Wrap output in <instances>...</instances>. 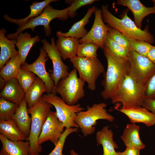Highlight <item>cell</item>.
<instances>
[{
  "label": "cell",
  "mask_w": 155,
  "mask_h": 155,
  "mask_svg": "<svg viewBox=\"0 0 155 155\" xmlns=\"http://www.w3.org/2000/svg\"><path fill=\"white\" fill-rule=\"evenodd\" d=\"M103 49L107 60V68L102 82L104 89L101 95L104 99H111L125 76L129 74V65L127 59L115 55L105 47Z\"/></svg>",
  "instance_id": "1"
},
{
  "label": "cell",
  "mask_w": 155,
  "mask_h": 155,
  "mask_svg": "<svg viewBox=\"0 0 155 155\" xmlns=\"http://www.w3.org/2000/svg\"><path fill=\"white\" fill-rule=\"evenodd\" d=\"M101 10L104 22L107 23L111 28L119 31L128 38L144 41L150 44L154 42V37L148 32V28L146 27L144 30L138 28L128 16L127 11L124 13L122 18L120 19L109 11L107 5H102Z\"/></svg>",
  "instance_id": "2"
},
{
  "label": "cell",
  "mask_w": 155,
  "mask_h": 155,
  "mask_svg": "<svg viewBox=\"0 0 155 155\" xmlns=\"http://www.w3.org/2000/svg\"><path fill=\"white\" fill-rule=\"evenodd\" d=\"M145 90V84L138 82L128 74L111 100L113 104H120L121 106H142L146 98Z\"/></svg>",
  "instance_id": "3"
},
{
  "label": "cell",
  "mask_w": 155,
  "mask_h": 155,
  "mask_svg": "<svg viewBox=\"0 0 155 155\" xmlns=\"http://www.w3.org/2000/svg\"><path fill=\"white\" fill-rule=\"evenodd\" d=\"M53 106L42 97L33 106L28 108L31 118L30 132L26 141L30 143L29 155H39L42 148L38 139L51 108Z\"/></svg>",
  "instance_id": "4"
},
{
  "label": "cell",
  "mask_w": 155,
  "mask_h": 155,
  "mask_svg": "<svg viewBox=\"0 0 155 155\" xmlns=\"http://www.w3.org/2000/svg\"><path fill=\"white\" fill-rule=\"evenodd\" d=\"M106 106V104L103 102L95 103L91 106H87L86 111H81L77 114L75 122L84 136L94 132L97 120L104 119L111 122L114 121V117L105 109Z\"/></svg>",
  "instance_id": "5"
},
{
  "label": "cell",
  "mask_w": 155,
  "mask_h": 155,
  "mask_svg": "<svg viewBox=\"0 0 155 155\" xmlns=\"http://www.w3.org/2000/svg\"><path fill=\"white\" fill-rule=\"evenodd\" d=\"M74 68L66 78L60 80L55 88V92L59 94L62 99L69 105L77 104L85 96V82L79 77Z\"/></svg>",
  "instance_id": "6"
},
{
  "label": "cell",
  "mask_w": 155,
  "mask_h": 155,
  "mask_svg": "<svg viewBox=\"0 0 155 155\" xmlns=\"http://www.w3.org/2000/svg\"><path fill=\"white\" fill-rule=\"evenodd\" d=\"M69 7L61 10L55 9L49 5L45 7L40 15L30 19L24 24L19 26L15 33L9 34L7 38L9 39H14L24 30L30 29L34 32L35 28L40 25L44 26L45 34L46 36H49L51 33L49 25L51 21L56 18L62 20H66L69 17Z\"/></svg>",
  "instance_id": "7"
},
{
  "label": "cell",
  "mask_w": 155,
  "mask_h": 155,
  "mask_svg": "<svg viewBox=\"0 0 155 155\" xmlns=\"http://www.w3.org/2000/svg\"><path fill=\"white\" fill-rule=\"evenodd\" d=\"M70 61L74 68L77 70L79 78L87 82L88 89L94 90L96 88V80L105 71L103 65L98 58L77 56L70 59Z\"/></svg>",
  "instance_id": "8"
},
{
  "label": "cell",
  "mask_w": 155,
  "mask_h": 155,
  "mask_svg": "<svg viewBox=\"0 0 155 155\" xmlns=\"http://www.w3.org/2000/svg\"><path fill=\"white\" fill-rule=\"evenodd\" d=\"M42 98L54 107L57 117L65 128L78 127L75 119L77 114L84 109L80 104L69 105L54 93L44 94Z\"/></svg>",
  "instance_id": "9"
},
{
  "label": "cell",
  "mask_w": 155,
  "mask_h": 155,
  "mask_svg": "<svg viewBox=\"0 0 155 155\" xmlns=\"http://www.w3.org/2000/svg\"><path fill=\"white\" fill-rule=\"evenodd\" d=\"M127 60L129 65V75L140 83L146 84L155 73V64L131 48Z\"/></svg>",
  "instance_id": "10"
},
{
  "label": "cell",
  "mask_w": 155,
  "mask_h": 155,
  "mask_svg": "<svg viewBox=\"0 0 155 155\" xmlns=\"http://www.w3.org/2000/svg\"><path fill=\"white\" fill-rule=\"evenodd\" d=\"M43 48L46 52L53 65V72L51 76L54 81L55 88L61 80L67 77L69 74L68 66L62 61L59 53L56 49L54 38L51 39V43L46 40H42Z\"/></svg>",
  "instance_id": "11"
},
{
  "label": "cell",
  "mask_w": 155,
  "mask_h": 155,
  "mask_svg": "<svg viewBox=\"0 0 155 155\" xmlns=\"http://www.w3.org/2000/svg\"><path fill=\"white\" fill-rule=\"evenodd\" d=\"M93 25L86 35L79 40V43L92 42L103 49L109 30L111 28L106 25L102 19L101 9L96 7Z\"/></svg>",
  "instance_id": "12"
},
{
  "label": "cell",
  "mask_w": 155,
  "mask_h": 155,
  "mask_svg": "<svg viewBox=\"0 0 155 155\" xmlns=\"http://www.w3.org/2000/svg\"><path fill=\"white\" fill-rule=\"evenodd\" d=\"M65 127L57 115L56 112L50 111L44 123L38 139L39 144L50 141L55 146L64 131Z\"/></svg>",
  "instance_id": "13"
},
{
  "label": "cell",
  "mask_w": 155,
  "mask_h": 155,
  "mask_svg": "<svg viewBox=\"0 0 155 155\" xmlns=\"http://www.w3.org/2000/svg\"><path fill=\"white\" fill-rule=\"evenodd\" d=\"M40 50L39 55L34 62L31 64L25 62L21 66V68L30 71L39 78L46 87L47 94H55L54 82L46 69L47 54L43 48H40Z\"/></svg>",
  "instance_id": "14"
},
{
  "label": "cell",
  "mask_w": 155,
  "mask_h": 155,
  "mask_svg": "<svg viewBox=\"0 0 155 155\" xmlns=\"http://www.w3.org/2000/svg\"><path fill=\"white\" fill-rule=\"evenodd\" d=\"M117 109L126 115L131 123H142L148 127L155 125V115L142 106H121Z\"/></svg>",
  "instance_id": "15"
},
{
  "label": "cell",
  "mask_w": 155,
  "mask_h": 155,
  "mask_svg": "<svg viewBox=\"0 0 155 155\" xmlns=\"http://www.w3.org/2000/svg\"><path fill=\"white\" fill-rule=\"evenodd\" d=\"M116 3L127 7L132 12L134 22L139 28H141L142 22L146 16L151 14H155V3L151 7L144 5L138 0H118Z\"/></svg>",
  "instance_id": "16"
},
{
  "label": "cell",
  "mask_w": 155,
  "mask_h": 155,
  "mask_svg": "<svg viewBox=\"0 0 155 155\" xmlns=\"http://www.w3.org/2000/svg\"><path fill=\"white\" fill-rule=\"evenodd\" d=\"M0 140L2 144L0 155H29L28 141H12L0 134Z\"/></svg>",
  "instance_id": "17"
},
{
  "label": "cell",
  "mask_w": 155,
  "mask_h": 155,
  "mask_svg": "<svg viewBox=\"0 0 155 155\" xmlns=\"http://www.w3.org/2000/svg\"><path fill=\"white\" fill-rule=\"evenodd\" d=\"M25 93L16 78L6 82L0 94V97L18 105L24 99Z\"/></svg>",
  "instance_id": "18"
},
{
  "label": "cell",
  "mask_w": 155,
  "mask_h": 155,
  "mask_svg": "<svg viewBox=\"0 0 155 155\" xmlns=\"http://www.w3.org/2000/svg\"><path fill=\"white\" fill-rule=\"evenodd\" d=\"M109 126H104L97 132V143L102 146L103 155H119L118 152L115 150L118 148V146L113 140V133L111 129H109Z\"/></svg>",
  "instance_id": "19"
},
{
  "label": "cell",
  "mask_w": 155,
  "mask_h": 155,
  "mask_svg": "<svg viewBox=\"0 0 155 155\" xmlns=\"http://www.w3.org/2000/svg\"><path fill=\"white\" fill-rule=\"evenodd\" d=\"M95 8L93 6L88 9L83 18L74 24L67 32L63 33L60 31L57 32V36L70 37L78 40L84 37L88 32L85 26L89 22L90 19L94 13Z\"/></svg>",
  "instance_id": "20"
},
{
  "label": "cell",
  "mask_w": 155,
  "mask_h": 155,
  "mask_svg": "<svg viewBox=\"0 0 155 155\" xmlns=\"http://www.w3.org/2000/svg\"><path fill=\"white\" fill-rule=\"evenodd\" d=\"M56 46L61 57L64 60L77 56L79 40L72 37L57 36Z\"/></svg>",
  "instance_id": "21"
},
{
  "label": "cell",
  "mask_w": 155,
  "mask_h": 155,
  "mask_svg": "<svg viewBox=\"0 0 155 155\" xmlns=\"http://www.w3.org/2000/svg\"><path fill=\"white\" fill-rule=\"evenodd\" d=\"M140 127L135 124H127L124 129L121 138L126 147L140 150L145 147V144L141 141L140 137Z\"/></svg>",
  "instance_id": "22"
},
{
  "label": "cell",
  "mask_w": 155,
  "mask_h": 155,
  "mask_svg": "<svg viewBox=\"0 0 155 155\" xmlns=\"http://www.w3.org/2000/svg\"><path fill=\"white\" fill-rule=\"evenodd\" d=\"M27 106V103L24 98L19 105L12 119L22 132L28 137L30 132L31 118L29 115Z\"/></svg>",
  "instance_id": "23"
},
{
  "label": "cell",
  "mask_w": 155,
  "mask_h": 155,
  "mask_svg": "<svg viewBox=\"0 0 155 155\" xmlns=\"http://www.w3.org/2000/svg\"><path fill=\"white\" fill-rule=\"evenodd\" d=\"M6 31L4 28L0 30V69L12 57L18 53L15 48V39L9 40L5 36Z\"/></svg>",
  "instance_id": "24"
},
{
  "label": "cell",
  "mask_w": 155,
  "mask_h": 155,
  "mask_svg": "<svg viewBox=\"0 0 155 155\" xmlns=\"http://www.w3.org/2000/svg\"><path fill=\"white\" fill-rule=\"evenodd\" d=\"M14 39L22 65L25 63L27 56L32 47L34 44L38 42L40 39L38 35L32 37L30 34L26 32L20 33Z\"/></svg>",
  "instance_id": "25"
},
{
  "label": "cell",
  "mask_w": 155,
  "mask_h": 155,
  "mask_svg": "<svg viewBox=\"0 0 155 155\" xmlns=\"http://www.w3.org/2000/svg\"><path fill=\"white\" fill-rule=\"evenodd\" d=\"M0 134L12 141H26L28 138L20 131L12 118L0 120Z\"/></svg>",
  "instance_id": "26"
},
{
  "label": "cell",
  "mask_w": 155,
  "mask_h": 155,
  "mask_svg": "<svg viewBox=\"0 0 155 155\" xmlns=\"http://www.w3.org/2000/svg\"><path fill=\"white\" fill-rule=\"evenodd\" d=\"M47 92L46 87L44 82L38 77H36L34 82L25 93L24 99L28 108L36 103L42 96V94Z\"/></svg>",
  "instance_id": "27"
},
{
  "label": "cell",
  "mask_w": 155,
  "mask_h": 155,
  "mask_svg": "<svg viewBox=\"0 0 155 155\" xmlns=\"http://www.w3.org/2000/svg\"><path fill=\"white\" fill-rule=\"evenodd\" d=\"M58 1L57 0H45L40 2L34 1L30 6V13L26 17L20 19H14L9 17L7 14L3 16L4 19L7 21L16 24L19 26L24 24L30 19L40 15L45 7L52 2Z\"/></svg>",
  "instance_id": "28"
},
{
  "label": "cell",
  "mask_w": 155,
  "mask_h": 155,
  "mask_svg": "<svg viewBox=\"0 0 155 155\" xmlns=\"http://www.w3.org/2000/svg\"><path fill=\"white\" fill-rule=\"evenodd\" d=\"M22 62L19 53L11 58L0 69V75L6 82L16 78L21 69Z\"/></svg>",
  "instance_id": "29"
},
{
  "label": "cell",
  "mask_w": 155,
  "mask_h": 155,
  "mask_svg": "<svg viewBox=\"0 0 155 155\" xmlns=\"http://www.w3.org/2000/svg\"><path fill=\"white\" fill-rule=\"evenodd\" d=\"M19 105L3 98H0V120L12 119Z\"/></svg>",
  "instance_id": "30"
},
{
  "label": "cell",
  "mask_w": 155,
  "mask_h": 155,
  "mask_svg": "<svg viewBox=\"0 0 155 155\" xmlns=\"http://www.w3.org/2000/svg\"><path fill=\"white\" fill-rule=\"evenodd\" d=\"M100 47L92 42L79 43L78 45L77 56L89 58L97 57V52Z\"/></svg>",
  "instance_id": "31"
},
{
  "label": "cell",
  "mask_w": 155,
  "mask_h": 155,
  "mask_svg": "<svg viewBox=\"0 0 155 155\" xmlns=\"http://www.w3.org/2000/svg\"><path fill=\"white\" fill-rule=\"evenodd\" d=\"M36 77L35 74L32 72L21 68L16 78L25 93L33 84Z\"/></svg>",
  "instance_id": "32"
},
{
  "label": "cell",
  "mask_w": 155,
  "mask_h": 155,
  "mask_svg": "<svg viewBox=\"0 0 155 155\" xmlns=\"http://www.w3.org/2000/svg\"><path fill=\"white\" fill-rule=\"evenodd\" d=\"M104 47L108 49L115 55L123 59H127L130 49L119 45L108 36L105 42Z\"/></svg>",
  "instance_id": "33"
},
{
  "label": "cell",
  "mask_w": 155,
  "mask_h": 155,
  "mask_svg": "<svg viewBox=\"0 0 155 155\" xmlns=\"http://www.w3.org/2000/svg\"><path fill=\"white\" fill-rule=\"evenodd\" d=\"M78 128H65L61 135L53 150L47 155H65L63 154V150L65 141L69 134L78 131Z\"/></svg>",
  "instance_id": "34"
},
{
  "label": "cell",
  "mask_w": 155,
  "mask_h": 155,
  "mask_svg": "<svg viewBox=\"0 0 155 155\" xmlns=\"http://www.w3.org/2000/svg\"><path fill=\"white\" fill-rule=\"evenodd\" d=\"M130 48L140 55L146 57L152 45L148 42L128 38Z\"/></svg>",
  "instance_id": "35"
},
{
  "label": "cell",
  "mask_w": 155,
  "mask_h": 155,
  "mask_svg": "<svg viewBox=\"0 0 155 155\" xmlns=\"http://www.w3.org/2000/svg\"><path fill=\"white\" fill-rule=\"evenodd\" d=\"M108 36L119 45L130 49L128 38L119 31L111 28L108 32Z\"/></svg>",
  "instance_id": "36"
},
{
  "label": "cell",
  "mask_w": 155,
  "mask_h": 155,
  "mask_svg": "<svg viewBox=\"0 0 155 155\" xmlns=\"http://www.w3.org/2000/svg\"><path fill=\"white\" fill-rule=\"evenodd\" d=\"M71 5L69 6V9L68 13L69 17H74L77 14L76 11L80 7L88 5L91 4L98 1L95 0H75L68 1Z\"/></svg>",
  "instance_id": "37"
},
{
  "label": "cell",
  "mask_w": 155,
  "mask_h": 155,
  "mask_svg": "<svg viewBox=\"0 0 155 155\" xmlns=\"http://www.w3.org/2000/svg\"><path fill=\"white\" fill-rule=\"evenodd\" d=\"M145 86L146 98L155 99V73L148 80Z\"/></svg>",
  "instance_id": "38"
},
{
  "label": "cell",
  "mask_w": 155,
  "mask_h": 155,
  "mask_svg": "<svg viewBox=\"0 0 155 155\" xmlns=\"http://www.w3.org/2000/svg\"><path fill=\"white\" fill-rule=\"evenodd\" d=\"M142 106L155 115V99L145 98Z\"/></svg>",
  "instance_id": "39"
},
{
  "label": "cell",
  "mask_w": 155,
  "mask_h": 155,
  "mask_svg": "<svg viewBox=\"0 0 155 155\" xmlns=\"http://www.w3.org/2000/svg\"><path fill=\"white\" fill-rule=\"evenodd\" d=\"M140 151L137 149L126 147L124 151H118V152L119 155H140Z\"/></svg>",
  "instance_id": "40"
},
{
  "label": "cell",
  "mask_w": 155,
  "mask_h": 155,
  "mask_svg": "<svg viewBox=\"0 0 155 155\" xmlns=\"http://www.w3.org/2000/svg\"><path fill=\"white\" fill-rule=\"evenodd\" d=\"M146 57L155 64V46H152L148 52Z\"/></svg>",
  "instance_id": "41"
},
{
  "label": "cell",
  "mask_w": 155,
  "mask_h": 155,
  "mask_svg": "<svg viewBox=\"0 0 155 155\" xmlns=\"http://www.w3.org/2000/svg\"><path fill=\"white\" fill-rule=\"evenodd\" d=\"M70 155H81L76 153L75 151L73 150H71L69 152Z\"/></svg>",
  "instance_id": "42"
},
{
  "label": "cell",
  "mask_w": 155,
  "mask_h": 155,
  "mask_svg": "<svg viewBox=\"0 0 155 155\" xmlns=\"http://www.w3.org/2000/svg\"><path fill=\"white\" fill-rule=\"evenodd\" d=\"M152 1L154 3H155V0H152Z\"/></svg>",
  "instance_id": "43"
},
{
  "label": "cell",
  "mask_w": 155,
  "mask_h": 155,
  "mask_svg": "<svg viewBox=\"0 0 155 155\" xmlns=\"http://www.w3.org/2000/svg\"></svg>",
  "instance_id": "44"
}]
</instances>
